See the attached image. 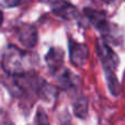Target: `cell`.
Here are the masks:
<instances>
[{"instance_id": "10", "label": "cell", "mask_w": 125, "mask_h": 125, "mask_svg": "<svg viewBox=\"0 0 125 125\" xmlns=\"http://www.w3.org/2000/svg\"><path fill=\"white\" fill-rule=\"evenodd\" d=\"M105 78H106V82H108V87L110 92L112 93L113 95H119L120 94V82L117 80V77L115 75L114 71H105Z\"/></svg>"}, {"instance_id": "13", "label": "cell", "mask_w": 125, "mask_h": 125, "mask_svg": "<svg viewBox=\"0 0 125 125\" xmlns=\"http://www.w3.org/2000/svg\"><path fill=\"white\" fill-rule=\"evenodd\" d=\"M2 22H3V12L0 10V25L2 24Z\"/></svg>"}, {"instance_id": "11", "label": "cell", "mask_w": 125, "mask_h": 125, "mask_svg": "<svg viewBox=\"0 0 125 125\" xmlns=\"http://www.w3.org/2000/svg\"><path fill=\"white\" fill-rule=\"evenodd\" d=\"M35 125H51L47 114L42 108L37 110L36 115H35Z\"/></svg>"}, {"instance_id": "5", "label": "cell", "mask_w": 125, "mask_h": 125, "mask_svg": "<svg viewBox=\"0 0 125 125\" xmlns=\"http://www.w3.org/2000/svg\"><path fill=\"white\" fill-rule=\"evenodd\" d=\"M17 37L25 48L32 50L39 42V32L33 24H22L17 29Z\"/></svg>"}, {"instance_id": "9", "label": "cell", "mask_w": 125, "mask_h": 125, "mask_svg": "<svg viewBox=\"0 0 125 125\" xmlns=\"http://www.w3.org/2000/svg\"><path fill=\"white\" fill-rule=\"evenodd\" d=\"M73 114L79 119H86L88 115V99L83 94H79L75 98L73 102Z\"/></svg>"}, {"instance_id": "3", "label": "cell", "mask_w": 125, "mask_h": 125, "mask_svg": "<svg viewBox=\"0 0 125 125\" xmlns=\"http://www.w3.org/2000/svg\"><path fill=\"white\" fill-rule=\"evenodd\" d=\"M95 48H97L98 56L101 61L102 67L104 69V73L105 71H114L115 73L120 62L119 56L116 55V53L112 50V47L103 39L97 40Z\"/></svg>"}, {"instance_id": "2", "label": "cell", "mask_w": 125, "mask_h": 125, "mask_svg": "<svg viewBox=\"0 0 125 125\" xmlns=\"http://www.w3.org/2000/svg\"><path fill=\"white\" fill-rule=\"evenodd\" d=\"M37 62L39 57L36 54L9 45L2 55L1 67L7 75H20L33 71V67Z\"/></svg>"}, {"instance_id": "7", "label": "cell", "mask_w": 125, "mask_h": 125, "mask_svg": "<svg viewBox=\"0 0 125 125\" xmlns=\"http://www.w3.org/2000/svg\"><path fill=\"white\" fill-rule=\"evenodd\" d=\"M45 62L53 75L58 73L64 65V51L59 47H51L45 55Z\"/></svg>"}, {"instance_id": "8", "label": "cell", "mask_w": 125, "mask_h": 125, "mask_svg": "<svg viewBox=\"0 0 125 125\" xmlns=\"http://www.w3.org/2000/svg\"><path fill=\"white\" fill-rule=\"evenodd\" d=\"M58 82L62 89L66 91H75L79 86V79L78 77L73 75L71 71L68 69H64L62 71L58 73Z\"/></svg>"}, {"instance_id": "14", "label": "cell", "mask_w": 125, "mask_h": 125, "mask_svg": "<svg viewBox=\"0 0 125 125\" xmlns=\"http://www.w3.org/2000/svg\"><path fill=\"white\" fill-rule=\"evenodd\" d=\"M101 1H103V2H105V3H112L114 0H101Z\"/></svg>"}, {"instance_id": "4", "label": "cell", "mask_w": 125, "mask_h": 125, "mask_svg": "<svg viewBox=\"0 0 125 125\" xmlns=\"http://www.w3.org/2000/svg\"><path fill=\"white\" fill-rule=\"evenodd\" d=\"M69 59L73 65L77 67H83L89 58V47L83 43L75 41L73 39H68Z\"/></svg>"}, {"instance_id": "1", "label": "cell", "mask_w": 125, "mask_h": 125, "mask_svg": "<svg viewBox=\"0 0 125 125\" xmlns=\"http://www.w3.org/2000/svg\"><path fill=\"white\" fill-rule=\"evenodd\" d=\"M3 84L13 98L23 101L30 100L31 103L37 98L50 101L57 93V89L54 86L50 84L34 71L8 75L7 79L3 80Z\"/></svg>"}, {"instance_id": "6", "label": "cell", "mask_w": 125, "mask_h": 125, "mask_svg": "<svg viewBox=\"0 0 125 125\" xmlns=\"http://www.w3.org/2000/svg\"><path fill=\"white\" fill-rule=\"evenodd\" d=\"M51 10L55 15L64 20H73L78 17V10L67 0H54L51 3Z\"/></svg>"}, {"instance_id": "12", "label": "cell", "mask_w": 125, "mask_h": 125, "mask_svg": "<svg viewBox=\"0 0 125 125\" xmlns=\"http://www.w3.org/2000/svg\"><path fill=\"white\" fill-rule=\"evenodd\" d=\"M29 1L31 0H2V6H4L6 8H14Z\"/></svg>"}]
</instances>
